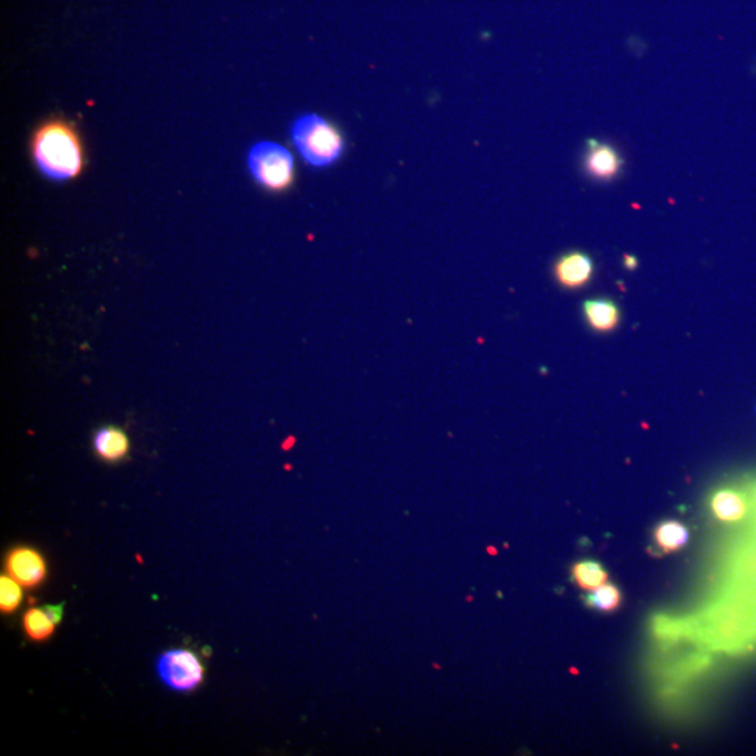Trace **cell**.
Masks as SVG:
<instances>
[{"mask_svg": "<svg viewBox=\"0 0 756 756\" xmlns=\"http://www.w3.org/2000/svg\"><path fill=\"white\" fill-rule=\"evenodd\" d=\"M30 159L35 170L52 182H70L82 177L87 152L82 133L72 119L54 115L35 126L30 136Z\"/></svg>", "mask_w": 756, "mask_h": 756, "instance_id": "6da1fadb", "label": "cell"}, {"mask_svg": "<svg viewBox=\"0 0 756 756\" xmlns=\"http://www.w3.org/2000/svg\"><path fill=\"white\" fill-rule=\"evenodd\" d=\"M289 135L300 159L315 170L334 167L343 159L348 147L342 129L331 119L315 112H306L294 119Z\"/></svg>", "mask_w": 756, "mask_h": 756, "instance_id": "7a4b0ae2", "label": "cell"}, {"mask_svg": "<svg viewBox=\"0 0 756 756\" xmlns=\"http://www.w3.org/2000/svg\"><path fill=\"white\" fill-rule=\"evenodd\" d=\"M245 161L252 181L269 194H285L296 184L293 154L278 142L259 140L248 149Z\"/></svg>", "mask_w": 756, "mask_h": 756, "instance_id": "3957f363", "label": "cell"}, {"mask_svg": "<svg viewBox=\"0 0 756 756\" xmlns=\"http://www.w3.org/2000/svg\"><path fill=\"white\" fill-rule=\"evenodd\" d=\"M161 681L178 692H191L202 684L205 667L194 651L187 649L168 650L157 661Z\"/></svg>", "mask_w": 756, "mask_h": 756, "instance_id": "277c9868", "label": "cell"}, {"mask_svg": "<svg viewBox=\"0 0 756 756\" xmlns=\"http://www.w3.org/2000/svg\"><path fill=\"white\" fill-rule=\"evenodd\" d=\"M6 572L21 586L35 588L47 579L48 567L44 556L30 546H17L6 556Z\"/></svg>", "mask_w": 756, "mask_h": 756, "instance_id": "5b68a950", "label": "cell"}, {"mask_svg": "<svg viewBox=\"0 0 756 756\" xmlns=\"http://www.w3.org/2000/svg\"><path fill=\"white\" fill-rule=\"evenodd\" d=\"M623 161L614 146L588 139L583 157V170L587 177L598 182L614 181L621 174Z\"/></svg>", "mask_w": 756, "mask_h": 756, "instance_id": "8992f818", "label": "cell"}, {"mask_svg": "<svg viewBox=\"0 0 756 756\" xmlns=\"http://www.w3.org/2000/svg\"><path fill=\"white\" fill-rule=\"evenodd\" d=\"M553 273L560 286L566 289H580L593 278V259L584 252H567L556 261Z\"/></svg>", "mask_w": 756, "mask_h": 756, "instance_id": "52a82bcc", "label": "cell"}, {"mask_svg": "<svg viewBox=\"0 0 756 756\" xmlns=\"http://www.w3.org/2000/svg\"><path fill=\"white\" fill-rule=\"evenodd\" d=\"M93 447L97 457L107 462L124 460L131 450L128 434L117 426H103L94 433Z\"/></svg>", "mask_w": 756, "mask_h": 756, "instance_id": "ba28073f", "label": "cell"}, {"mask_svg": "<svg viewBox=\"0 0 756 756\" xmlns=\"http://www.w3.org/2000/svg\"><path fill=\"white\" fill-rule=\"evenodd\" d=\"M584 317L594 331L611 332L618 327L621 313L614 301L608 299L588 300L584 303Z\"/></svg>", "mask_w": 756, "mask_h": 756, "instance_id": "9c48e42d", "label": "cell"}, {"mask_svg": "<svg viewBox=\"0 0 756 756\" xmlns=\"http://www.w3.org/2000/svg\"><path fill=\"white\" fill-rule=\"evenodd\" d=\"M56 625L58 622L49 612L47 605L44 608H30L23 616L24 632L34 642H42L51 637Z\"/></svg>", "mask_w": 756, "mask_h": 756, "instance_id": "30bf717a", "label": "cell"}, {"mask_svg": "<svg viewBox=\"0 0 756 756\" xmlns=\"http://www.w3.org/2000/svg\"><path fill=\"white\" fill-rule=\"evenodd\" d=\"M654 538L664 552H674L688 542L689 534L684 524L678 521H664L654 531Z\"/></svg>", "mask_w": 756, "mask_h": 756, "instance_id": "8fae6325", "label": "cell"}, {"mask_svg": "<svg viewBox=\"0 0 756 756\" xmlns=\"http://www.w3.org/2000/svg\"><path fill=\"white\" fill-rule=\"evenodd\" d=\"M712 509L720 520L735 521L744 516L745 504L733 490H720L713 496Z\"/></svg>", "mask_w": 756, "mask_h": 756, "instance_id": "7c38bea8", "label": "cell"}, {"mask_svg": "<svg viewBox=\"0 0 756 756\" xmlns=\"http://www.w3.org/2000/svg\"><path fill=\"white\" fill-rule=\"evenodd\" d=\"M573 580L583 590L593 591L595 588L607 583L608 574L605 572L604 567L600 563L594 562V560H584V562L576 563L572 570Z\"/></svg>", "mask_w": 756, "mask_h": 756, "instance_id": "4fadbf2b", "label": "cell"}, {"mask_svg": "<svg viewBox=\"0 0 756 756\" xmlns=\"http://www.w3.org/2000/svg\"><path fill=\"white\" fill-rule=\"evenodd\" d=\"M622 594L619 588L611 583L602 584L595 588L593 593L587 597L588 607L598 609L602 612H612L621 605Z\"/></svg>", "mask_w": 756, "mask_h": 756, "instance_id": "5bb4252c", "label": "cell"}, {"mask_svg": "<svg viewBox=\"0 0 756 756\" xmlns=\"http://www.w3.org/2000/svg\"><path fill=\"white\" fill-rule=\"evenodd\" d=\"M21 601H23V586L10 577H0V611L3 614H12L20 607Z\"/></svg>", "mask_w": 756, "mask_h": 756, "instance_id": "9a60e30c", "label": "cell"}, {"mask_svg": "<svg viewBox=\"0 0 756 756\" xmlns=\"http://www.w3.org/2000/svg\"><path fill=\"white\" fill-rule=\"evenodd\" d=\"M637 265H639V261H637V258L633 257V255H625V257H623V266H625L626 269H629V271L636 269Z\"/></svg>", "mask_w": 756, "mask_h": 756, "instance_id": "2e32d148", "label": "cell"}]
</instances>
